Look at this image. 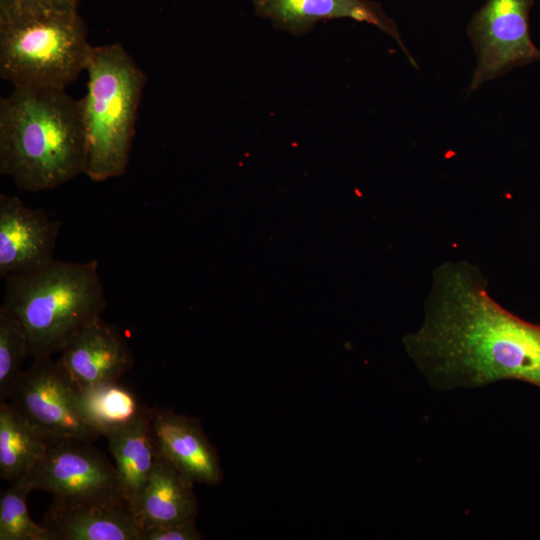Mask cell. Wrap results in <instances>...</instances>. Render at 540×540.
I'll return each mask as SVG.
<instances>
[{
	"label": "cell",
	"mask_w": 540,
	"mask_h": 540,
	"mask_svg": "<svg viewBox=\"0 0 540 540\" xmlns=\"http://www.w3.org/2000/svg\"><path fill=\"white\" fill-rule=\"evenodd\" d=\"M255 13L275 28L294 36H303L325 20L348 18L375 26L391 37L410 64L418 69L415 58L404 43L399 28L382 5L374 0H251Z\"/></svg>",
	"instance_id": "30bf717a"
},
{
	"label": "cell",
	"mask_w": 540,
	"mask_h": 540,
	"mask_svg": "<svg viewBox=\"0 0 540 540\" xmlns=\"http://www.w3.org/2000/svg\"><path fill=\"white\" fill-rule=\"evenodd\" d=\"M31 486L21 477L0 494V540H52L47 528L30 517L27 497Z\"/></svg>",
	"instance_id": "ac0fdd59"
},
{
	"label": "cell",
	"mask_w": 540,
	"mask_h": 540,
	"mask_svg": "<svg viewBox=\"0 0 540 540\" xmlns=\"http://www.w3.org/2000/svg\"><path fill=\"white\" fill-rule=\"evenodd\" d=\"M535 0H487L467 25L476 56L468 94L510 71L540 62V48L530 33Z\"/></svg>",
	"instance_id": "8992f818"
},
{
	"label": "cell",
	"mask_w": 540,
	"mask_h": 540,
	"mask_svg": "<svg viewBox=\"0 0 540 540\" xmlns=\"http://www.w3.org/2000/svg\"><path fill=\"white\" fill-rule=\"evenodd\" d=\"M23 477L32 490L47 491L56 501L123 499L114 464L89 441L49 440L41 458Z\"/></svg>",
	"instance_id": "52a82bcc"
},
{
	"label": "cell",
	"mask_w": 540,
	"mask_h": 540,
	"mask_svg": "<svg viewBox=\"0 0 540 540\" xmlns=\"http://www.w3.org/2000/svg\"><path fill=\"white\" fill-rule=\"evenodd\" d=\"M28 337L21 321L5 305L0 306V402L10 396L28 357Z\"/></svg>",
	"instance_id": "d6986e66"
},
{
	"label": "cell",
	"mask_w": 540,
	"mask_h": 540,
	"mask_svg": "<svg viewBox=\"0 0 540 540\" xmlns=\"http://www.w3.org/2000/svg\"><path fill=\"white\" fill-rule=\"evenodd\" d=\"M2 304L23 324L28 355L52 356L107 306L98 263L54 259L35 272L4 278Z\"/></svg>",
	"instance_id": "3957f363"
},
{
	"label": "cell",
	"mask_w": 540,
	"mask_h": 540,
	"mask_svg": "<svg viewBox=\"0 0 540 540\" xmlns=\"http://www.w3.org/2000/svg\"><path fill=\"white\" fill-rule=\"evenodd\" d=\"M195 520L141 530L140 540H201Z\"/></svg>",
	"instance_id": "ffe728a7"
},
{
	"label": "cell",
	"mask_w": 540,
	"mask_h": 540,
	"mask_svg": "<svg viewBox=\"0 0 540 540\" xmlns=\"http://www.w3.org/2000/svg\"><path fill=\"white\" fill-rule=\"evenodd\" d=\"M43 525L52 540H140L141 535L131 506L122 498L53 500Z\"/></svg>",
	"instance_id": "7c38bea8"
},
{
	"label": "cell",
	"mask_w": 540,
	"mask_h": 540,
	"mask_svg": "<svg viewBox=\"0 0 540 540\" xmlns=\"http://www.w3.org/2000/svg\"><path fill=\"white\" fill-rule=\"evenodd\" d=\"M158 454L194 483L215 485L223 472L219 455L200 422L166 409H151Z\"/></svg>",
	"instance_id": "4fadbf2b"
},
{
	"label": "cell",
	"mask_w": 540,
	"mask_h": 540,
	"mask_svg": "<svg viewBox=\"0 0 540 540\" xmlns=\"http://www.w3.org/2000/svg\"><path fill=\"white\" fill-rule=\"evenodd\" d=\"M61 222L19 197L0 194V276L27 274L54 260Z\"/></svg>",
	"instance_id": "9c48e42d"
},
{
	"label": "cell",
	"mask_w": 540,
	"mask_h": 540,
	"mask_svg": "<svg viewBox=\"0 0 540 540\" xmlns=\"http://www.w3.org/2000/svg\"><path fill=\"white\" fill-rule=\"evenodd\" d=\"M104 436L115 462L120 494L131 506L144 490L159 457L150 408L142 405L135 418Z\"/></svg>",
	"instance_id": "5bb4252c"
},
{
	"label": "cell",
	"mask_w": 540,
	"mask_h": 540,
	"mask_svg": "<svg viewBox=\"0 0 540 540\" xmlns=\"http://www.w3.org/2000/svg\"><path fill=\"white\" fill-rule=\"evenodd\" d=\"M80 99L85 137L84 173L96 182L127 169L146 75L119 43L92 46Z\"/></svg>",
	"instance_id": "277c9868"
},
{
	"label": "cell",
	"mask_w": 540,
	"mask_h": 540,
	"mask_svg": "<svg viewBox=\"0 0 540 540\" xmlns=\"http://www.w3.org/2000/svg\"><path fill=\"white\" fill-rule=\"evenodd\" d=\"M405 351L440 391L518 380L540 388V325L499 305L481 270L447 261L432 276L421 325Z\"/></svg>",
	"instance_id": "6da1fadb"
},
{
	"label": "cell",
	"mask_w": 540,
	"mask_h": 540,
	"mask_svg": "<svg viewBox=\"0 0 540 540\" xmlns=\"http://www.w3.org/2000/svg\"><path fill=\"white\" fill-rule=\"evenodd\" d=\"M77 391L79 408L99 436L128 423L142 408L134 393L118 381Z\"/></svg>",
	"instance_id": "e0dca14e"
},
{
	"label": "cell",
	"mask_w": 540,
	"mask_h": 540,
	"mask_svg": "<svg viewBox=\"0 0 540 540\" xmlns=\"http://www.w3.org/2000/svg\"><path fill=\"white\" fill-rule=\"evenodd\" d=\"M91 47L78 11L0 0V76L13 86L66 88L85 70Z\"/></svg>",
	"instance_id": "5b68a950"
},
{
	"label": "cell",
	"mask_w": 540,
	"mask_h": 540,
	"mask_svg": "<svg viewBox=\"0 0 540 540\" xmlns=\"http://www.w3.org/2000/svg\"><path fill=\"white\" fill-rule=\"evenodd\" d=\"M22 5L58 11H77L80 0H8Z\"/></svg>",
	"instance_id": "44dd1931"
},
{
	"label": "cell",
	"mask_w": 540,
	"mask_h": 540,
	"mask_svg": "<svg viewBox=\"0 0 540 540\" xmlns=\"http://www.w3.org/2000/svg\"><path fill=\"white\" fill-rule=\"evenodd\" d=\"M51 357L34 358L18 380L11 403L48 440L93 442L99 434L79 408L77 388Z\"/></svg>",
	"instance_id": "ba28073f"
},
{
	"label": "cell",
	"mask_w": 540,
	"mask_h": 540,
	"mask_svg": "<svg viewBox=\"0 0 540 540\" xmlns=\"http://www.w3.org/2000/svg\"><path fill=\"white\" fill-rule=\"evenodd\" d=\"M81 102L66 88L20 85L0 101V172L23 191L57 188L84 173Z\"/></svg>",
	"instance_id": "7a4b0ae2"
},
{
	"label": "cell",
	"mask_w": 540,
	"mask_h": 540,
	"mask_svg": "<svg viewBox=\"0 0 540 540\" xmlns=\"http://www.w3.org/2000/svg\"><path fill=\"white\" fill-rule=\"evenodd\" d=\"M48 439L12 403L0 402V477L13 482L41 458Z\"/></svg>",
	"instance_id": "2e32d148"
},
{
	"label": "cell",
	"mask_w": 540,
	"mask_h": 540,
	"mask_svg": "<svg viewBox=\"0 0 540 540\" xmlns=\"http://www.w3.org/2000/svg\"><path fill=\"white\" fill-rule=\"evenodd\" d=\"M194 482L160 455L144 490L131 505L140 529L195 520Z\"/></svg>",
	"instance_id": "9a60e30c"
},
{
	"label": "cell",
	"mask_w": 540,
	"mask_h": 540,
	"mask_svg": "<svg viewBox=\"0 0 540 540\" xmlns=\"http://www.w3.org/2000/svg\"><path fill=\"white\" fill-rule=\"evenodd\" d=\"M59 352L57 361L77 389L119 381L134 363L122 334L101 316L78 330Z\"/></svg>",
	"instance_id": "8fae6325"
}]
</instances>
